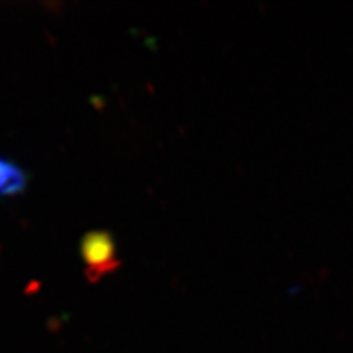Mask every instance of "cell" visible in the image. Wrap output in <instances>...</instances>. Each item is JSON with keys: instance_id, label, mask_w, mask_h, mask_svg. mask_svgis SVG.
Wrapping results in <instances>:
<instances>
[{"instance_id": "cell-2", "label": "cell", "mask_w": 353, "mask_h": 353, "mask_svg": "<svg viewBox=\"0 0 353 353\" xmlns=\"http://www.w3.org/2000/svg\"><path fill=\"white\" fill-rule=\"evenodd\" d=\"M27 172L19 165L0 157V197H14L26 192Z\"/></svg>"}, {"instance_id": "cell-1", "label": "cell", "mask_w": 353, "mask_h": 353, "mask_svg": "<svg viewBox=\"0 0 353 353\" xmlns=\"http://www.w3.org/2000/svg\"><path fill=\"white\" fill-rule=\"evenodd\" d=\"M80 252L85 274L92 281H97L103 275L115 271L119 265L115 241L106 231L94 230L84 234Z\"/></svg>"}]
</instances>
